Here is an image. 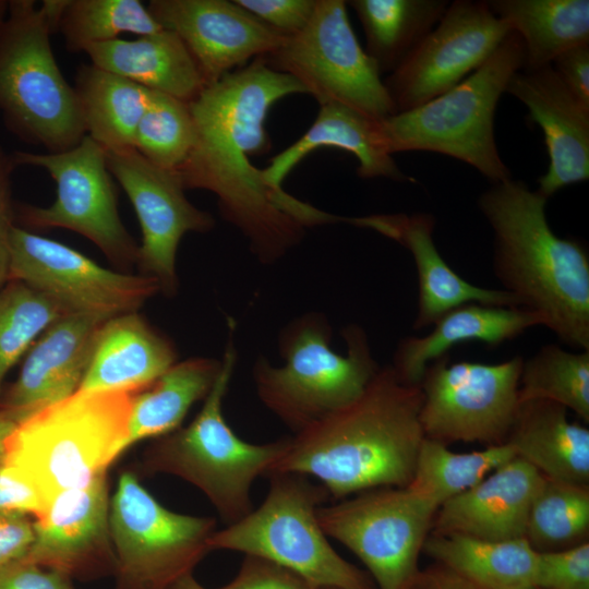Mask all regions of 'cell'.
Listing matches in <instances>:
<instances>
[{"label":"cell","mask_w":589,"mask_h":589,"mask_svg":"<svg viewBox=\"0 0 589 589\" xmlns=\"http://www.w3.org/2000/svg\"><path fill=\"white\" fill-rule=\"evenodd\" d=\"M540 589H589V542L540 552Z\"/></svg>","instance_id":"ab89813d"},{"label":"cell","mask_w":589,"mask_h":589,"mask_svg":"<svg viewBox=\"0 0 589 589\" xmlns=\"http://www.w3.org/2000/svg\"><path fill=\"white\" fill-rule=\"evenodd\" d=\"M160 29L139 0H61L57 21V32L72 52L117 39L122 33L142 36Z\"/></svg>","instance_id":"d590c367"},{"label":"cell","mask_w":589,"mask_h":589,"mask_svg":"<svg viewBox=\"0 0 589 589\" xmlns=\"http://www.w3.org/2000/svg\"><path fill=\"white\" fill-rule=\"evenodd\" d=\"M264 58L318 105L341 104L377 120L397 113L376 63L354 35L344 0H317L306 26Z\"/></svg>","instance_id":"8fae6325"},{"label":"cell","mask_w":589,"mask_h":589,"mask_svg":"<svg viewBox=\"0 0 589 589\" xmlns=\"http://www.w3.org/2000/svg\"><path fill=\"white\" fill-rule=\"evenodd\" d=\"M16 167L46 170L56 183V200L47 207L19 205L15 221L35 229L65 228L95 243L113 264H136L139 245L123 226L106 151L85 136L59 153L15 151Z\"/></svg>","instance_id":"7c38bea8"},{"label":"cell","mask_w":589,"mask_h":589,"mask_svg":"<svg viewBox=\"0 0 589 589\" xmlns=\"http://www.w3.org/2000/svg\"><path fill=\"white\" fill-rule=\"evenodd\" d=\"M321 589H336V588H321Z\"/></svg>","instance_id":"db71d44e"},{"label":"cell","mask_w":589,"mask_h":589,"mask_svg":"<svg viewBox=\"0 0 589 589\" xmlns=\"http://www.w3.org/2000/svg\"><path fill=\"white\" fill-rule=\"evenodd\" d=\"M525 48L510 31L492 56L448 92L408 111L378 120L386 151H425L457 158L493 184L512 178L494 136L498 100L524 69Z\"/></svg>","instance_id":"8992f818"},{"label":"cell","mask_w":589,"mask_h":589,"mask_svg":"<svg viewBox=\"0 0 589 589\" xmlns=\"http://www.w3.org/2000/svg\"><path fill=\"white\" fill-rule=\"evenodd\" d=\"M263 503L240 520L216 530L212 550L259 556L304 577L318 588L376 589L373 579L341 557L317 519L329 497L308 476L275 472Z\"/></svg>","instance_id":"9c48e42d"},{"label":"cell","mask_w":589,"mask_h":589,"mask_svg":"<svg viewBox=\"0 0 589 589\" xmlns=\"http://www.w3.org/2000/svg\"><path fill=\"white\" fill-rule=\"evenodd\" d=\"M422 399L420 385L401 382L390 365L380 368L358 398L288 437L268 474L313 477L335 500L407 486L424 438Z\"/></svg>","instance_id":"7a4b0ae2"},{"label":"cell","mask_w":589,"mask_h":589,"mask_svg":"<svg viewBox=\"0 0 589 589\" xmlns=\"http://www.w3.org/2000/svg\"><path fill=\"white\" fill-rule=\"evenodd\" d=\"M551 67L567 88L589 106V44L564 51L554 59Z\"/></svg>","instance_id":"7dc6e473"},{"label":"cell","mask_w":589,"mask_h":589,"mask_svg":"<svg viewBox=\"0 0 589 589\" xmlns=\"http://www.w3.org/2000/svg\"><path fill=\"white\" fill-rule=\"evenodd\" d=\"M237 4L285 38L299 34L313 15L317 0H235Z\"/></svg>","instance_id":"60d3db41"},{"label":"cell","mask_w":589,"mask_h":589,"mask_svg":"<svg viewBox=\"0 0 589 589\" xmlns=\"http://www.w3.org/2000/svg\"><path fill=\"white\" fill-rule=\"evenodd\" d=\"M9 9V1L0 0V26L4 22Z\"/></svg>","instance_id":"816d5d0a"},{"label":"cell","mask_w":589,"mask_h":589,"mask_svg":"<svg viewBox=\"0 0 589 589\" xmlns=\"http://www.w3.org/2000/svg\"><path fill=\"white\" fill-rule=\"evenodd\" d=\"M384 226L382 235L406 247L416 264L418 309L413 329L433 325L445 313L468 303L521 308L508 291L474 286L449 267L434 244L435 219L431 214L385 215Z\"/></svg>","instance_id":"cb8c5ba5"},{"label":"cell","mask_w":589,"mask_h":589,"mask_svg":"<svg viewBox=\"0 0 589 589\" xmlns=\"http://www.w3.org/2000/svg\"><path fill=\"white\" fill-rule=\"evenodd\" d=\"M490 10L525 48V71L551 65L564 51L589 44L588 0H489Z\"/></svg>","instance_id":"f546056e"},{"label":"cell","mask_w":589,"mask_h":589,"mask_svg":"<svg viewBox=\"0 0 589 589\" xmlns=\"http://www.w3.org/2000/svg\"><path fill=\"white\" fill-rule=\"evenodd\" d=\"M74 89L86 135L106 152L133 148L153 92L94 64H81Z\"/></svg>","instance_id":"4dcf8cb0"},{"label":"cell","mask_w":589,"mask_h":589,"mask_svg":"<svg viewBox=\"0 0 589 589\" xmlns=\"http://www.w3.org/2000/svg\"><path fill=\"white\" fill-rule=\"evenodd\" d=\"M9 280L44 293L67 314L106 320L136 311L160 291L153 277L104 268L79 251L17 225L11 231Z\"/></svg>","instance_id":"9a60e30c"},{"label":"cell","mask_w":589,"mask_h":589,"mask_svg":"<svg viewBox=\"0 0 589 589\" xmlns=\"http://www.w3.org/2000/svg\"><path fill=\"white\" fill-rule=\"evenodd\" d=\"M217 589H321L299 574L268 560L244 555L236 577Z\"/></svg>","instance_id":"b9f144b4"},{"label":"cell","mask_w":589,"mask_h":589,"mask_svg":"<svg viewBox=\"0 0 589 589\" xmlns=\"http://www.w3.org/2000/svg\"><path fill=\"white\" fill-rule=\"evenodd\" d=\"M220 369L221 360L190 358L135 393L123 452L142 440L177 430L192 405L207 396Z\"/></svg>","instance_id":"1f68e13d"},{"label":"cell","mask_w":589,"mask_h":589,"mask_svg":"<svg viewBox=\"0 0 589 589\" xmlns=\"http://www.w3.org/2000/svg\"><path fill=\"white\" fill-rule=\"evenodd\" d=\"M320 147H335L352 154L363 179L387 178L409 181L396 165L382 141L378 120L348 106L329 103L320 105L314 122L294 143L271 158L262 169L265 182L281 189V182L306 155Z\"/></svg>","instance_id":"d4e9b609"},{"label":"cell","mask_w":589,"mask_h":589,"mask_svg":"<svg viewBox=\"0 0 589 589\" xmlns=\"http://www.w3.org/2000/svg\"><path fill=\"white\" fill-rule=\"evenodd\" d=\"M0 589H73L71 578L19 560L0 568Z\"/></svg>","instance_id":"ee69618b"},{"label":"cell","mask_w":589,"mask_h":589,"mask_svg":"<svg viewBox=\"0 0 589 589\" xmlns=\"http://www.w3.org/2000/svg\"><path fill=\"white\" fill-rule=\"evenodd\" d=\"M47 504L37 488L11 465L0 459V513L41 516Z\"/></svg>","instance_id":"7bdbcfd3"},{"label":"cell","mask_w":589,"mask_h":589,"mask_svg":"<svg viewBox=\"0 0 589 589\" xmlns=\"http://www.w3.org/2000/svg\"><path fill=\"white\" fill-rule=\"evenodd\" d=\"M106 321L97 315L68 313L53 322L35 340L16 381L0 398V412L19 423L73 395Z\"/></svg>","instance_id":"ffe728a7"},{"label":"cell","mask_w":589,"mask_h":589,"mask_svg":"<svg viewBox=\"0 0 589 589\" xmlns=\"http://www.w3.org/2000/svg\"><path fill=\"white\" fill-rule=\"evenodd\" d=\"M506 443L545 478L589 485V430L568 421L564 406L544 399L519 402Z\"/></svg>","instance_id":"83f0119b"},{"label":"cell","mask_w":589,"mask_h":589,"mask_svg":"<svg viewBox=\"0 0 589 589\" xmlns=\"http://www.w3.org/2000/svg\"><path fill=\"white\" fill-rule=\"evenodd\" d=\"M345 356L330 347L332 328L318 312L292 320L279 335L284 365L259 357L253 366L264 406L298 433L358 398L380 366L368 336L358 325L342 329Z\"/></svg>","instance_id":"5b68a950"},{"label":"cell","mask_w":589,"mask_h":589,"mask_svg":"<svg viewBox=\"0 0 589 589\" xmlns=\"http://www.w3.org/2000/svg\"><path fill=\"white\" fill-rule=\"evenodd\" d=\"M16 423L0 412V457L3 453V447L7 438L14 430Z\"/></svg>","instance_id":"681fc988"},{"label":"cell","mask_w":589,"mask_h":589,"mask_svg":"<svg viewBox=\"0 0 589 589\" xmlns=\"http://www.w3.org/2000/svg\"><path fill=\"white\" fill-rule=\"evenodd\" d=\"M306 94L292 76L272 69L264 57L206 86L189 103L195 142L175 172L184 189L217 197L221 217L249 242L256 259L271 264L299 244L314 207L269 187L251 156L271 149L265 120L289 95Z\"/></svg>","instance_id":"6da1fadb"},{"label":"cell","mask_w":589,"mask_h":589,"mask_svg":"<svg viewBox=\"0 0 589 589\" xmlns=\"http://www.w3.org/2000/svg\"><path fill=\"white\" fill-rule=\"evenodd\" d=\"M109 504L107 472L60 493L34 519L35 540L22 560L70 578L115 574Z\"/></svg>","instance_id":"d6986e66"},{"label":"cell","mask_w":589,"mask_h":589,"mask_svg":"<svg viewBox=\"0 0 589 589\" xmlns=\"http://www.w3.org/2000/svg\"><path fill=\"white\" fill-rule=\"evenodd\" d=\"M522 363L520 356L497 364L449 363L447 354L430 362L420 382L424 437L446 445L506 443L519 406Z\"/></svg>","instance_id":"5bb4252c"},{"label":"cell","mask_w":589,"mask_h":589,"mask_svg":"<svg viewBox=\"0 0 589 589\" xmlns=\"http://www.w3.org/2000/svg\"><path fill=\"white\" fill-rule=\"evenodd\" d=\"M365 36V52L381 74L392 73L444 15L445 0H350Z\"/></svg>","instance_id":"d6a6232c"},{"label":"cell","mask_w":589,"mask_h":589,"mask_svg":"<svg viewBox=\"0 0 589 589\" xmlns=\"http://www.w3.org/2000/svg\"><path fill=\"white\" fill-rule=\"evenodd\" d=\"M405 589H479L447 567L437 563L418 570Z\"/></svg>","instance_id":"c3c4849f"},{"label":"cell","mask_w":589,"mask_h":589,"mask_svg":"<svg viewBox=\"0 0 589 589\" xmlns=\"http://www.w3.org/2000/svg\"><path fill=\"white\" fill-rule=\"evenodd\" d=\"M107 166L130 199L142 231L136 264L143 275L155 278L160 291L178 289L176 255L187 232H208L212 215L194 206L175 171L159 168L134 148L106 152Z\"/></svg>","instance_id":"e0dca14e"},{"label":"cell","mask_w":589,"mask_h":589,"mask_svg":"<svg viewBox=\"0 0 589 589\" xmlns=\"http://www.w3.org/2000/svg\"><path fill=\"white\" fill-rule=\"evenodd\" d=\"M236 361L230 337L219 375L204 398L201 411L188 426L160 436L144 457L147 471L179 477L201 490L226 525L240 520L253 509V482L269 473L288 445V437L265 444L245 442L226 422L223 400Z\"/></svg>","instance_id":"52a82bcc"},{"label":"cell","mask_w":589,"mask_h":589,"mask_svg":"<svg viewBox=\"0 0 589 589\" xmlns=\"http://www.w3.org/2000/svg\"><path fill=\"white\" fill-rule=\"evenodd\" d=\"M64 314L53 300L24 283L10 280L0 291V393L9 370Z\"/></svg>","instance_id":"f35d334b"},{"label":"cell","mask_w":589,"mask_h":589,"mask_svg":"<svg viewBox=\"0 0 589 589\" xmlns=\"http://www.w3.org/2000/svg\"><path fill=\"white\" fill-rule=\"evenodd\" d=\"M437 509L407 486H380L323 504L316 515L324 533L358 556L378 589H405L419 570Z\"/></svg>","instance_id":"4fadbf2b"},{"label":"cell","mask_w":589,"mask_h":589,"mask_svg":"<svg viewBox=\"0 0 589 589\" xmlns=\"http://www.w3.org/2000/svg\"><path fill=\"white\" fill-rule=\"evenodd\" d=\"M505 93L520 100L543 132L549 154L537 192L546 200L589 178V106L562 82L551 65L516 72Z\"/></svg>","instance_id":"44dd1931"},{"label":"cell","mask_w":589,"mask_h":589,"mask_svg":"<svg viewBox=\"0 0 589 589\" xmlns=\"http://www.w3.org/2000/svg\"><path fill=\"white\" fill-rule=\"evenodd\" d=\"M509 32L485 1L448 4L437 25L384 80L397 112L457 86L492 56Z\"/></svg>","instance_id":"2e32d148"},{"label":"cell","mask_w":589,"mask_h":589,"mask_svg":"<svg viewBox=\"0 0 589 589\" xmlns=\"http://www.w3.org/2000/svg\"><path fill=\"white\" fill-rule=\"evenodd\" d=\"M34 540V520L26 515L0 513V568L24 558Z\"/></svg>","instance_id":"bcb514c9"},{"label":"cell","mask_w":589,"mask_h":589,"mask_svg":"<svg viewBox=\"0 0 589 589\" xmlns=\"http://www.w3.org/2000/svg\"><path fill=\"white\" fill-rule=\"evenodd\" d=\"M169 589H206L194 577L188 574L176 581Z\"/></svg>","instance_id":"f907efd6"},{"label":"cell","mask_w":589,"mask_h":589,"mask_svg":"<svg viewBox=\"0 0 589 589\" xmlns=\"http://www.w3.org/2000/svg\"><path fill=\"white\" fill-rule=\"evenodd\" d=\"M177 351L171 340L134 312L113 316L100 326L77 390L140 392L171 368Z\"/></svg>","instance_id":"603a6c76"},{"label":"cell","mask_w":589,"mask_h":589,"mask_svg":"<svg viewBox=\"0 0 589 589\" xmlns=\"http://www.w3.org/2000/svg\"><path fill=\"white\" fill-rule=\"evenodd\" d=\"M544 476L516 456L437 509L430 533L480 540L525 538L532 500Z\"/></svg>","instance_id":"7402d4cb"},{"label":"cell","mask_w":589,"mask_h":589,"mask_svg":"<svg viewBox=\"0 0 589 589\" xmlns=\"http://www.w3.org/2000/svg\"><path fill=\"white\" fill-rule=\"evenodd\" d=\"M519 402L544 399L557 402L589 422V351L569 352L545 345L524 361Z\"/></svg>","instance_id":"8d00e7d4"},{"label":"cell","mask_w":589,"mask_h":589,"mask_svg":"<svg viewBox=\"0 0 589 589\" xmlns=\"http://www.w3.org/2000/svg\"><path fill=\"white\" fill-rule=\"evenodd\" d=\"M52 33L36 1H9L0 26V111L19 139L59 153L76 146L86 131L74 86L52 52Z\"/></svg>","instance_id":"ba28073f"},{"label":"cell","mask_w":589,"mask_h":589,"mask_svg":"<svg viewBox=\"0 0 589 589\" xmlns=\"http://www.w3.org/2000/svg\"><path fill=\"white\" fill-rule=\"evenodd\" d=\"M84 52L95 67L184 103L207 86L187 46L170 29L94 44Z\"/></svg>","instance_id":"484cf974"},{"label":"cell","mask_w":589,"mask_h":589,"mask_svg":"<svg viewBox=\"0 0 589 589\" xmlns=\"http://www.w3.org/2000/svg\"><path fill=\"white\" fill-rule=\"evenodd\" d=\"M195 142V127L189 103L153 92L141 118L133 148L153 165L178 170Z\"/></svg>","instance_id":"74e56055"},{"label":"cell","mask_w":589,"mask_h":589,"mask_svg":"<svg viewBox=\"0 0 589 589\" xmlns=\"http://www.w3.org/2000/svg\"><path fill=\"white\" fill-rule=\"evenodd\" d=\"M116 589H169L211 551L216 520L169 510L130 471L109 504Z\"/></svg>","instance_id":"30bf717a"},{"label":"cell","mask_w":589,"mask_h":589,"mask_svg":"<svg viewBox=\"0 0 589 589\" xmlns=\"http://www.w3.org/2000/svg\"><path fill=\"white\" fill-rule=\"evenodd\" d=\"M433 325L425 336L404 338L397 346L390 366L401 382L420 385L428 364L457 344L478 340L497 346L543 325V321L525 308L468 303L445 313Z\"/></svg>","instance_id":"4316f807"},{"label":"cell","mask_w":589,"mask_h":589,"mask_svg":"<svg viewBox=\"0 0 589 589\" xmlns=\"http://www.w3.org/2000/svg\"><path fill=\"white\" fill-rule=\"evenodd\" d=\"M423 551L479 589L538 585L540 552L525 538L488 541L461 534L430 533Z\"/></svg>","instance_id":"f1b7e54d"},{"label":"cell","mask_w":589,"mask_h":589,"mask_svg":"<svg viewBox=\"0 0 589 589\" xmlns=\"http://www.w3.org/2000/svg\"><path fill=\"white\" fill-rule=\"evenodd\" d=\"M134 394L76 390L16 423L0 459L37 488L48 507L60 493L107 472L123 453Z\"/></svg>","instance_id":"277c9868"},{"label":"cell","mask_w":589,"mask_h":589,"mask_svg":"<svg viewBox=\"0 0 589 589\" xmlns=\"http://www.w3.org/2000/svg\"><path fill=\"white\" fill-rule=\"evenodd\" d=\"M546 201L513 178L479 196L494 235V273L503 290L539 314L563 342L589 351L588 251L552 231Z\"/></svg>","instance_id":"3957f363"},{"label":"cell","mask_w":589,"mask_h":589,"mask_svg":"<svg viewBox=\"0 0 589 589\" xmlns=\"http://www.w3.org/2000/svg\"><path fill=\"white\" fill-rule=\"evenodd\" d=\"M516 456L508 443L455 453L446 444L424 437L407 488L440 508Z\"/></svg>","instance_id":"836d02e7"},{"label":"cell","mask_w":589,"mask_h":589,"mask_svg":"<svg viewBox=\"0 0 589 589\" xmlns=\"http://www.w3.org/2000/svg\"><path fill=\"white\" fill-rule=\"evenodd\" d=\"M517 589H540V588L534 587V586H529V587H521V588H517Z\"/></svg>","instance_id":"f5cc1de1"},{"label":"cell","mask_w":589,"mask_h":589,"mask_svg":"<svg viewBox=\"0 0 589 589\" xmlns=\"http://www.w3.org/2000/svg\"><path fill=\"white\" fill-rule=\"evenodd\" d=\"M147 9L181 38L207 86L268 56L286 39L235 0H152Z\"/></svg>","instance_id":"ac0fdd59"},{"label":"cell","mask_w":589,"mask_h":589,"mask_svg":"<svg viewBox=\"0 0 589 589\" xmlns=\"http://www.w3.org/2000/svg\"><path fill=\"white\" fill-rule=\"evenodd\" d=\"M589 530V485L544 480L527 519L525 539L539 552L567 549L585 541Z\"/></svg>","instance_id":"e575fe53"},{"label":"cell","mask_w":589,"mask_h":589,"mask_svg":"<svg viewBox=\"0 0 589 589\" xmlns=\"http://www.w3.org/2000/svg\"><path fill=\"white\" fill-rule=\"evenodd\" d=\"M15 168L11 153L0 146V287L9 280L11 231L16 225L11 199V175Z\"/></svg>","instance_id":"f6af8a7d"}]
</instances>
